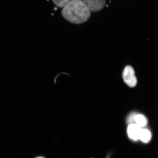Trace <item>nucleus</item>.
Masks as SVG:
<instances>
[{"mask_svg":"<svg viewBox=\"0 0 158 158\" xmlns=\"http://www.w3.org/2000/svg\"><path fill=\"white\" fill-rule=\"evenodd\" d=\"M151 134L149 130L142 129L139 139L144 143H148L151 139Z\"/></svg>","mask_w":158,"mask_h":158,"instance_id":"obj_6","label":"nucleus"},{"mask_svg":"<svg viewBox=\"0 0 158 158\" xmlns=\"http://www.w3.org/2000/svg\"><path fill=\"white\" fill-rule=\"evenodd\" d=\"M62 14L69 22L80 24L88 21L91 14L82 0H71L63 9Z\"/></svg>","mask_w":158,"mask_h":158,"instance_id":"obj_1","label":"nucleus"},{"mask_svg":"<svg viewBox=\"0 0 158 158\" xmlns=\"http://www.w3.org/2000/svg\"><path fill=\"white\" fill-rule=\"evenodd\" d=\"M134 121L140 127L146 126L148 123L147 118L142 114H136L134 118Z\"/></svg>","mask_w":158,"mask_h":158,"instance_id":"obj_5","label":"nucleus"},{"mask_svg":"<svg viewBox=\"0 0 158 158\" xmlns=\"http://www.w3.org/2000/svg\"><path fill=\"white\" fill-rule=\"evenodd\" d=\"M90 11L98 12L103 8L106 0H82Z\"/></svg>","mask_w":158,"mask_h":158,"instance_id":"obj_3","label":"nucleus"},{"mask_svg":"<svg viewBox=\"0 0 158 158\" xmlns=\"http://www.w3.org/2000/svg\"><path fill=\"white\" fill-rule=\"evenodd\" d=\"M142 130L141 127L137 124H131L128 126L127 133L129 137L134 140L139 139Z\"/></svg>","mask_w":158,"mask_h":158,"instance_id":"obj_4","label":"nucleus"},{"mask_svg":"<svg viewBox=\"0 0 158 158\" xmlns=\"http://www.w3.org/2000/svg\"><path fill=\"white\" fill-rule=\"evenodd\" d=\"M123 78L124 82L130 87H134L137 84V79L135 76V72L131 66H127L124 69Z\"/></svg>","mask_w":158,"mask_h":158,"instance_id":"obj_2","label":"nucleus"},{"mask_svg":"<svg viewBox=\"0 0 158 158\" xmlns=\"http://www.w3.org/2000/svg\"><path fill=\"white\" fill-rule=\"evenodd\" d=\"M54 10H57V8L56 7H54Z\"/></svg>","mask_w":158,"mask_h":158,"instance_id":"obj_10","label":"nucleus"},{"mask_svg":"<svg viewBox=\"0 0 158 158\" xmlns=\"http://www.w3.org/2000/svg\"><path fill=\"white\" fill-rule=\"evenodd\" d=\"M136 115V114L135 113H132L130 114L128 118V122L131 123V122H133V121H134V118H135V117Z\"/></svg>","mask_w":158,"mask_h":158,"instance_id":"obj_8","label":"nucleus"},{"mask_svg":"<svg viewBox=\"0 0 158 158\" xmlns=\"http://www.w3.org/2000/svg\"><path fill=\"white\" fill-rule=\"evenodd\" d=\"M52 15H54V14H52Z\"/></svg>","mask_w":158,"mask_h":158,"instance_id":"obj_11","label":"nucleus"},{"mask_svg":"<svg viewBox=\"0 0 158 158\" xmlns=\"http://www.w3.org/2000/svg\"><path fill=\"white\" fill-rule=\"evenodd\" d=\"M49 1V0H47V1Z\"/></svg>","mask_w":158,"mask_h":158,"instance_id":"obj_12","label":"nucleus"},{"mask_svg":"<svg viewBox=\"0 0 158 158\" xmlns=\"http://www.w3.org/2000/svg\"><path fill=\"white\" fill-rule=\"evenodd\" d=\"M53 2L57 7H63L68 4L70 0H52Z\"/></svg>","mask_w":158,"mask_h":158,"instance_id":"obj_7","label":"nucleus"},{"mask_svg":"<svg viewBox=\"0 0 158 158\" xmlns=\"http://www.w3.org/2000/svg\"><path fill=\"white\" fill-rule=\"evenodd\" d=\"M35 158H45L44 157H37Z\"/></svg>","mask_w":158,"mask_h":158,"instance_id":"obj_9","label":"nucleus"}]
</instances>
